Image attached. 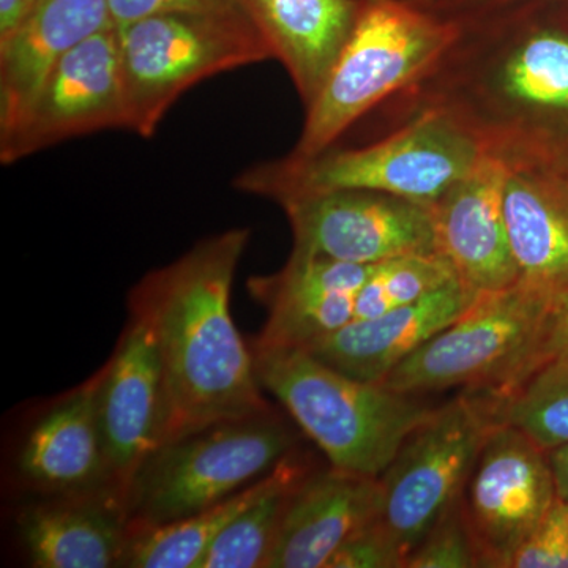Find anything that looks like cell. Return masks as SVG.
Wrapping results in <instances>:
<instances>
[{
  "mask_svg": "<svg viewBox=\"0 0 568 568\" xmlns=\"http://www.w3.org/2000/svg\"><path fill=\"white\" fill-rule=\"evenodd\" d=\"M37 3L39 0H0V43L21 28Z\"/></svg>",
  "mask_w": 568,
  "mask_h": 568,
  "instance_id": "d6a6232c",
  "label": "cell"
},
{
  "mask_svg": "<svg viewBox=\"0 0 568 568\" xmlns=\"http://www.w3.org/2000/svg\"><path fill=\"white\" fill-rule=\"evenodd\" d=\"M282 205L294 252L375 265L407 254L437 253L432 207L369 190L290 197Z\"/></svg>",
  "mask_w": 568,
  "mask_h": 568,
  "instance_id": "8fae6325",
  "label": "cell"
},
{
  "mask_svg": "<svg viewBox=\"0 0 568 568\" xmlns=\"http://www.w3.org/2000/svg\"><path fill=\"white\" fill-rule=\"evenodd\" d=\"M97 409L112 480L125 491L170 429L162 354L151 321L141 313L132 312L110 364L97 375Z\"/></svg>",
  "mask_w": 568,
  "mask_h": 568,
  "instance_id": "4fadbf2b",
  "label": "cell"
},
{
  "mask_svg": "<svg viewBox=\"0 0 568 568\" xmlns=\"http://www.w3.org/2000/svg\"><path fill=\"white\" fill-rule=\"evenodd\" d=\"M413 2L435 17L459 26L480 20L497 11L511 9V7L537 2V0H413Z\"/></svg>",
  "mask_w": 568,
  "mask_h": 568,
  "instance_id": "1f68e13d",
  "label": "cell"
},
{
  "mask_svg": "<svg viewBox=\"0 0 568 568\" xmlns=\"http://www.w3.org/2000/svg\"><path fill=\"white\" fill-rule=\"evenodd\" d=\"M485 153L462 126L436 111H422L396 123L383 140L312 156L271 160L248 168L234 185L242 192L282 203L334 190H369L416 203H437L469 174Z\"/></svg>",
  "mask_w": 568,
  "mask_h": 568,
  "instance_id": "3957f363",
  "label": "cell"
},
{
  "mask_svg": "<svg viewBox=\"0 0 568 568\" xmlns=\"http://www.w3.org/2000/svg\"><path fill=\"white\" fill-rule=\"evenodd\" d=\"M506 173V164L485 155L432 205L437 253L477 295L519 283L504 216Z\"/></svg>",
  "mask_w": 568,
  "mask_h": 568,
  "instance_id": "5bb4252c",
  "label": "cell"
},
{
  "mask_svg": "<svg viewBox=\"0 0 568 568\" xmlns=\"http://www.w3.org/2000/svg\"><path fill=\"white\" fill-rule=\"evenodd\" d=\"M478 568L462 506L455 504L407 555L405 568Z\"/></svg>",
  "mask_w": 568,
  "mask_h": 568,
  "instance_id": "4316f807",
  "label": "cell"
},
{
  "mask_svg": "<svg viewBox=\"0 0 568 568\" xmlns=\"http://www.w3.org/2000/svg\"><path fill=\"white\" fill-rule=\"evenodd\" d=\"M552 473H555L558 497L568 499V446H560L548 450Z\"/></svg>",
  "mask_w": 568,
  "mask_h": 568,
  "instance_id": "836d02e7",
  "label": "cell"
},
{
  "mask_svg": "<svg viewBox=\"0 0 568 568\" xmlns=\"http://www.w3.org/2000/svg\"><path fill=\"white\" fill-rule=\"evenodd\" d=\"M24 508L18 528L29 560L39 568L121 566L130 536L125 491L67 495Z\"/></svg>",
  "mask_w": 568,
  "mask_h": 568,
  "instance_id": "ac0fdd59",
  "label": "cell"
},
{
  "mask_svg": "<svg viewBox=\"0 0 568 568\" xmlns=\"http://www.w3.org/2000/svg\"><path fill=\"white\" fill-rule=\"evenodd\" d=\"M504 216L519 284L549 301L567 291V179L537 168H507Z\"/></svg>",
  "mask_w": 568,
  "mask_h": 568,
  "instance_id": "ffe728a7",
  "label": "cell"
},
{
  "mask_svg": "<svg viewBox=\"0 0 568 568\" xmlns=\"http://www.w3.org/2000/svg\"><path fill=\"white\" fill-rule=\"evenodd\" d=\"M503 424L499 403L480 388H465L406 437L381 476V521L407 555L462 499L489 433ZM406 562V560H405Z\"/></svg>",
  "mask_w": 568,
  "mask_h": 568,
  "instance_id": "ba28073f",
  "label": "cell"
},
{
  "mask_svg": "<svg viewBox=\"0 0 568 568\" xmlns=\"http://www.w3.org/2000/svg\"><path fill=\"white\" fill-rule=\"evenodd\" d=\"M497 402L503 424L521 429L545 450L568 446V364L544 366Z\"/></svg>",
  "mask_w": 568,
  "mask_h": 568,
  "instance_id": "484cf974",
  "label": "cell"
},
{
  "mask_svg": "<svg viewBox=\"0 0 568 568\" xmlns=\"http://www.w3.org/2000/svg\"><path fill=\"white\" fill-rule=\"evenodd\" d=\"M379 477L313 470L295 489L267 568H325L347 537L383 514Z\"/></svg>",
  "mask_w": 568,
  "mask_h": 568,
  "instance_id": "e0dca14e",
  "label": "cell"
},
{
  "mask_svg": "<svg viewBox=\"0 0 568 568\" xmlns=\"http://www.w3.org/2000/svg\"><path fill=\"white\" fill-rule=\"evenodd\" d=\"M252 349L261 386L336 469L383 476L406 437L433 413L418 395L342 375L302 347Z\"/></svg>",
  "mask_w": 568,
  "mask_h": 568,
  "instance_id": "277c9868",
  "label": "cell"
},
{
  "mask_svg": "<svg viewBox=\"0 0 568 568\" xmlns=\"http://www.w3.org/2000/svg\"><path fill=\"white\" fill-rule=\"evenodd\" d=\"M272 473L222 503L190 517L160 526H130L129 541L119 567H200L201 559L215 538L268 488Z\"/></svg>",
  "mask_w": 568,
  "mask_h": 568,
  "instance_id": "cb8c5ba5",
  "label": "cell"
},
{
  "mask_svg": "<svg viewBox=\"0 0 568 568\" xmlns=\"http://www.w3.org/2000/svg\"><path fill=\"white\" fill-rule=\"evenodd\" d=\"M552 364H568V290L549 302L537 334L523 355L518 368L495 395L500 399L507 398L529 376Z\"/></svg>",
  "mask_w": 568,
  "mask_h": 568,
  "instance_id": "83f0119b",
  "label": "cell"
},
{
  "mask_svg": "<svg viewBox=\"0 0 568 568\" xmlns=\"http://www.w3.org/2000/svg\"><path fill=\"white\" fill-rule=\"evenodd\" d=\"M549 302L519 283L499 293L478 294L454 323L381 384L409 395L454 387L495 392L518 368Z\"/></svg>",
  "mask_w": 568,
  "mask_h": 568,
  "instance_id": "9c48e42d",
  "label": "cell"
},
{
  "mask_svg": "<svg viewBox=\"0 0 568 568\" xmlns=\"http://www.w3.org/2000/svg\"><path fill=\"white\" fill-rule=\"evenodd\" d=\"M126 126L118 29L112 28L82 41L52 69L17 125L0 134V160L17 163L71 138Z\"/></svg>",
  "mask_w": 568,
  "mask_h": 568,
  "instance_id": "7c38bea8",
  "label": "cell"
},
{
  "mask_svg": "<svg viewBox=\"0 0 568 568\" xmlns=\"http://www.w3.org/2000/svg\"><path fill=\"white\" fill-rule=\"evenodd\" d=\"M248 241L245 227L205 239L133 291L132 312L151 321L162 354L170 399L166 443L272 409L253 349L231 316L235 271Z\"/></svg>",
  "mask_w": 568,
  "mask_h": 568,
  "instance_id": "7a4b0ae2",
  "label": "cell"
},
{
  "mask_svg": "<svg viewBox=\"0 0 568 568\" xmlns=\"http://www.w3.org/2000/svg\"><path fill=\"white\" fill-rule=\"evenodd\" d=\"M297 448V433L272 409L170 440L138 467L125 489L130 526L166 525L215 506Z\"/></svg>",
  "mask_w": 568,
  "mask_h": 568,
  "instance_id": "8992f818",
  "label": "cell"
},
{
  "mask_svg": "<svg viewBox=\"0 0 568 568\" xmlns=\"http://www.w3.org/2000/svg\"><path fill=\"white\" fill-rule=\"evenodd\" d=\"M112 28L108 0H39L21 28L0 43V134L17 125L71 50Z\"/></svg>",
  "mask_w": 568,
  "mask_h": 568,
  "instance_id": "d6986e66",
  "label": "cell"
},
{
  "mask_svg": "<svg viewBox=\"0 0 568 568\" xmlns=\"http://www.w3.org/2000/svg\"><path fill=\"white\" fill-rule=\"evenodd\" d=\"M508 568H568V499H556Z\"/></svg>",
  "mask_w": 568,
  "mask_h": 568,
  "instance_id": "f1b7e54d",
  "label": "cell"
},
{
  "mask_svg": "<svg viewBox=\"0 0 568 568\" xmlns=\"http://www.w3.org/2000/svg\"><path fill=\"white\" fill-rule=\"evenodd\" d=\"M118 29L126 130L151 138L175 100L224 71L272 58L244 11H168Z\"/></svg>",
  "mask_w": 568,
  "mask_h": 568,
  "instance_id": "52a82bcc",
  "label": "cell"
},
{
  "mask_svg": "<svg viewBox=\"0 0 568 568\" xmlns=\"http://www.w3.org/2000/svg\"><path fill=\"white\" fill-rule=\"evenodd\" d=\"M566 179H567V182H568V178H566Z\"/></svg>",
  "mask_w": 568,
  "mask_h": 568,
  "instance_id": "e575fe53",
  "label": "cell"
},
{
  "mask_svg": "<svg viewBox=\"0 0 568 568\" xmlns=\"http://www.w3.org/2000/svg\"><path fill=\"white\" fill-rule=\"evenodd\" d=\"M18 465L26 480L54 495L119 488L104 455L97 376L33 426L22 444Z\"/></svg>",
  "mask_w": 568,
  "mask_h": 568,
  "instance_id": "44dd1931",
  "label": "cell"
},
{
  "mask_svg": "<svg viewBox=\"0 0 568 568\" xmlns=\"http://www.w3.org/2000/svg\"><path fill=\"white\" fill-rule=\"evenodd\" d=\"M372 267L293 250L282 271L250 280L268 313L256 345L305 347L345 327Z\"/></svg>",
  "mask_w": 568,
  "mask_h": 568,
  "instance_id": "9a60e30c",
  "label": "cell"
},
{
  "mask_svg": "<svg viewBox=\"0 0 568 568\" xmlns=\"http://www.w3.org/2000/svg\"><path fill=\"white\" fill-rule=\"evenodd\" d=\"M405 552L377 517L347 537L325 568H405Z\"/></svg>",
  "mask_w": 568,
  "mask_h": 568,
  "instance_id": "f546056e",
  "label": "cell"
},
{
  "mask_svg": "<svg viewBox=\"0 0 568 568\" xmlns=\"http://www.w3.org/2000/svg\"><path fill=\"white\" fill-rule=\"evenodd\" d=\"M115 28L168 11H234L235 0H108ZM242 11V10H241Z\"/></svg>",
  "mask_w": 568,
  "mask_h": 568,
  "instance_id": "4dcf8cb0",
  "label": "cell"
},
{
  "mask_svg": "<svg viewBox=\"0 0 568 568\" xmlns=\"http://www.w3.org/2000/svg\"><path fill=\"white\" fill-rule=\"evenodd\" d=\"M558 499L548 450L521 429L497 425L467 478L459 506L478 567L508 568Z\"/></svg>",
  "mask_w": 568,
  "mask_h": 568,
  "instance_id": "30bf717a",
  "label": "cell"
},
{
  "mask_svg": "<svg viewBox=\"0 0 568 568\" xmlns=\"http://www.w3.org/2000/svg\"><path fill=\"white\" fill-rule=\"evenodd\" d=\"M457 280L454 267L440 253L407 254L375 264L355 297L354 320L386 315Z\"/></svg>",
  "mask_w": 568,
  "mask_h": 568,
  "instance_id": "d4e9b609",
  "label": "cell"
},
{
  "mask_svg": "<svg viewBox=\"0 0 568 568\" xmlns=\"http://www.w3.org/2000/svg\"><path fill=\"white\" fill-rule=\"evenodd\" d=\"M413 0H358L357 18L323 88L305 108L291 155L335 145L368 112L416 84L458 32Z\"/></svg>",
  "mask_w": 568,
  "mask_h": 568,
  "instance_id": "5b68a950",
  "label": "cell"
},
{
  "mask_svg": "<svg viewBox=\"0 0 568 568\" xmlns=\"http://www.w3.org/2000/svg\"><path fill=\"white\" fill-rule=\"evenodd\" d=\"M387 103L398 121L440 112L507 168L568 178V0L459 24L435 65Z\"/></svg>",
  "mask_w": 568,
  "mask_h": 568,
  "instance_id": "6da1fadb",
  "label": "cell"
},
{
  "mask_svg": "<svg viewBox=\"0 0 568 568\" xmlns=\"http://www.w3.org/2000/svg\"><path fill=\"white\" fill-rule=\"evenodd\" d=\"M476 297L457 280L386 315L353 320L335 334L302 349L342 375L381 384L418 347L454 323Z\"/></svg>",
  "mask_w": 568,
  "mask_h": 568,
  "instance_id": "2e32d148",
  "label": "cell"
},
{
  "mask_svg": "<svg viewBox=\"0 0 568 568\" xmlns=\"http://www.w3.org/2000/svg\"><path fill=\"white\" fill-rule=\"evenodd\" d=\"M290 74L304 106L316 99L345 47L358 0H235Z\"/></svg>",
  "mask_w": 568,
  "mask_h": 568,
  "instance_id": "7402d4cb",
  "label": "cell"
},
{
  "mask_svg": "<svg viewBox=\"0 0 568 568\" xmlns=\"http://www.w3.org/2000/svg\"><path fill=\"white\" fill-rule=\"evenodd\" d=\"M312 473L298 448L287 455L268 488L224 528L197 568H267L291 497Z\"/></svg>",
  "mask_w": 568,
  "mask_h": 568,
  "instance_id": "603a6c76",
  "label": "cell"
}]
</instances>
